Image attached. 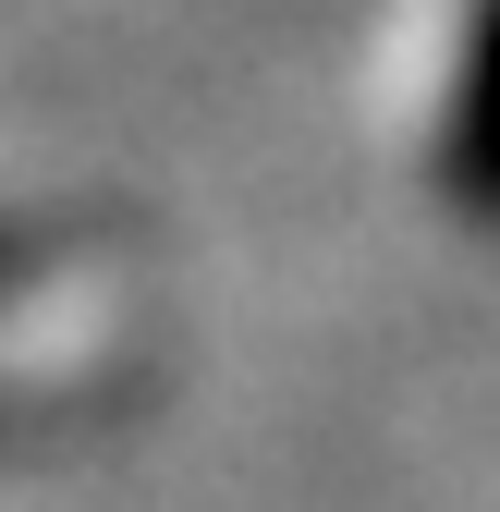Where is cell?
<instances>
[{"mask_svg": "<svg viewBox=\"0 0 500 512\" xmlns=\"http://www.w3.org/2000/svg\"><path fill=\"white\" fill-rule=\"evenodd\" d=\"M440 196H452V220L500 232V0H476V13H464L452 110H440Z\"/></svg>", "mask_w": 500, "mask_h": 512, "instance_id": "obj_1", "label": "cell"}]
</instances>
